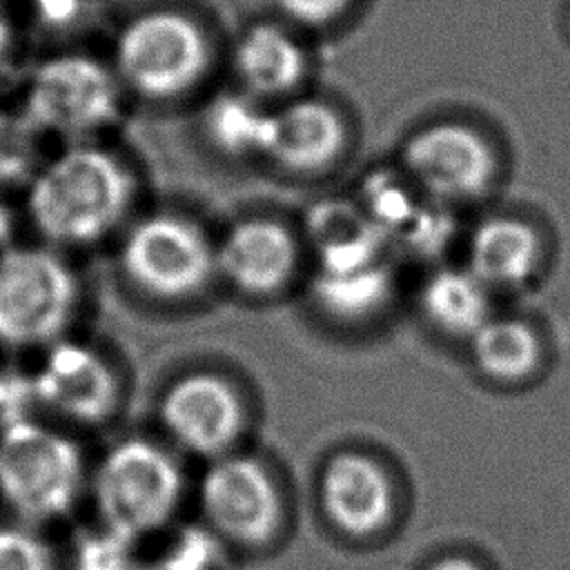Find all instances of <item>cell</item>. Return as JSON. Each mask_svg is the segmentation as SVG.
Listing matches in <instances>:
<instances>
[{"label":"cell","mask_w":570,"mask_h":570,"mask_svg":"<svg viewBox=\"0 0 570 570\" xmlns=\"http://www.w3.org/2000/svg\"><path fill=\"white\" fill-rule=\"evenodd\" d=\"M134 189V174L116 154L94 142H73L38 169L27 212L49 243L87 245L122 220Z\"/></svg>","instance_id":"1"},{"label":"cell","mask_w":570,"mask_h":570,"mask_svg":"<svg viewBox=\"0 0 570 570\" xmlns=\"http://www.w3.org/2000/svg\"><path fill=\"white\" fill-rule=\"evenodd\" d=\"M11 40H13L11 38V24H9L7 16L0 9V65L4 62V58H7L9 49H11Z\"/></svg>","instance_id":"27"},{"label":"cell","mask_w":570,"mask_h":570,"mask_svg":"<svg viewBox=\"0 0 570 570\" xmlns=\"http://www.w3.org/2000/svg\"><path fill=\"white\" fill-rule=\"evenodd\" d=\"M9 387L4 385V381H2V376H0V407H7V403H9Z\"/></svg>","instance_id":"29"},{"label":"cell","mask_w":570,"mask_h":570,"mask_svg":"<svg viewBox=\"0 0 570 570\" xmlns=\"http://www.w3.org/2000/svg\"><path fill=\"white\" fill-rule=\"evenodd\" d=\"M209 47L203 29L180 11L156 9L131 18L114 47L120 82L147 98H174L205 73Z\"/></svg>","instance_id":"4"},{"label":"cell","mask_w":570,"mask_h":570,"mask_svg":"<svg viewBox=\"0 0 570 570\" xmlns=\"http://www.w3.org/2000/svg\"><path fill=\"white\" fill-rule=\"evenodd\" d=\"M120 261L138 287L163 298L198 289L216 265L203 232L174 214H151L138 220L122 243Z\"/></svg>","instance_id":"7"},{"label":"cell","mask_w":570,"mask_h":570,"mask_svg":"<svg viewBox=\"0 0 570 570\" xmlns=\"http://www.w3.org/2000/svg\"><path fill=\"white\" fill-rule=\"evenodd\" d=\"M145 570H189V568L180 566V563H178V561H174L169 554H165L163 559L154 561V563H151V566H147Z\"/></svg>","instance_id":"28"},{"label":"cell","mask_w":570,"mask_h":570,"mask_svg":"<svg viewBox=\"0 0 570 570\" xmlns=\"http://www.w3.org/2000/svg\"><path fill=\"white\" fill-rule=\"evenodd\" d=\"M120 85L102 60L60 53L36 67L24 94V116L40 131L87 142L118 118Z\"/></svg>","instance_id":"6"},{"label":"cell","mask_w":570,"mask_h":570,"mask_svg":"<svg viewBox=\"0 0 570 570\" xmlns=\"http://www.w3.org/2000/svg\"><path fill=\"white\" fill-rule=\"evenodd\" d=\"M327 517L350 534H370L381 528L392 510V490L385 472L367 456L338 454L321 481Z\"/></svg>","instance_id":"13"},{"label":"cell","mask_w":570,"mask_h":570,"mask_svg":"<svg viewBox=\"0 0 570 570\" xmlns=\"http://www.w3.org/2000/svg\"><path fill=\"white\" fill-rule=\"evenodd\" d=\"M29 394L53 414L91 425L114 412L118 385L98 352L82 343L56 341L33 374Z\"/></svg>","instance_id":"9"},{"label":"cell","mask_w":570,"mask_h":570,"mask_svg":"<svg viewBox=\"0 0 570 570\" xmlns=\"http://www.w3.org/2000/svg\"><path fill=\"white\" fill-rule=\"evenodd\" d=\"M0 570H56L51 548L27 528H0Z\"/></svg>","instance_id":"23"},{"label":"cell","mask_w":570,"mask_h":570,"mask_svg":"<svg viewBox=\"0 0 570 570\" xmlns=\"http://www.w3.org/2000/svg\"><path fill=\"white\" fill-rule=\"evenodd\" d=\"M423 309L441 330L472 336L488 321L485 285L470 269H441L423 287Z\"/></svg>","instance_id":"18"},{"label":"cell","mask_w":570,"mask_h":570,"mask_svg":"<svg viewBox=\"0 0 570 570\" xmlns=\"http://www.w3.org/2000/svg\"><path fill=\"white\" fill-rule=\"evenodd\" d=\"M309 225L321 245L325 269L370 265L379 229L363 212L338 200H327L314 209Z\"/></svg>","instance_id":"17"},{"label":"cell","mask_w":570,"mask_h":570,"mask_svg":"<svg viewBox=\"0 0 570 570\" xmlns=\"http://www.w3.org/2000/svg\"><path fill=\"white\" fill-rule=\"evenodd\" d=\"M80 448L58 430L11 419L0 432V497L24 521L65 517L82 485Z\"/></svg>","instance_id":"2"},{"label":"cell","mask_w":570,"mask_h":570,"mask_svg":"<svg viewBox=\"0 0 570 570\" xmlns=\"http://www.w3.org/2000/svg\"><path fill=\"white\" fill-rule=\"evenodd\" d=\"M430 570H479L472 561L468 559H461V557H448V559H441L436 561Z\"/></svg>","instance_id":"26"},{"label":"cell","mask_w":570,"mask_h":570,"mask_svg":"<svg viewBox=\"0 0 570 570\" xmlns=\"http://www.w3.org/2000/svg\"><path fill=\"white\" fill-rule=\"evenodd\" d=\"M203 508L229 537L265 541L278 521V494L261 463L232 456L214 463L203 479Z\"/></svg>","instance_id":"10"},{"label":"cell","mask_w":570,"mask_h":570,"mask_svg":"<svg viewBox=\"0 0 570 570\" xmlns=\"http://www.w3.org/2000/svg\"><path fill=\"white\" fill-rule=\"evenodd\" d=\"M214 258L236 287L265 294L289 278L296 263V245L281 223L247 218L225 234Z\"/></svg>","instance_id":"12"},{"label":"cell","mask_w":570,"mask_h":570,"mask_svg":"<svg viewBox=\"0 0 570 570\" xmlns=\"http://www.w3.org/2000/svg\"><path fill=\"white\" fill-rule=\"evenodd\" d=\"M405 174L441 200L481 196L497 169L488 140L463 122H434L414 131L401 151Z\"/></svg>","instance_id":"8"},{"label":"cell","mask_w":570,"mask_h":570,"mask_svg":"<svg viewBox=\"0 0 570 570\" xmlns=\"http://www.w3.org/2000/svg\"><path fill=\"white\" fill-rule=\"evenodd\" d=\"M472 354L483 374L499 381H517L539 363V341L519 321L488 318L472 334Z\"/></svg>","instance_id":"19"},{"label":"cell","mask_w":570,"mask_h":570,"mask_svg":"<svg viewBox=\"0 0 570 570\" xmlns=\"http://www.w3.org/2000/svg\"><path fill=\"white\" fill-rule=\"evenodd\" d=\"M363 214L372 220V225L381 229L401 227L419 216L416 203L405 191L401 180L381 171L365 178L363 185Z\"/></svg>","instance_id":"22"},{"label":"cell","mask_w":570,"mask_h":570,"mask_svg":"<svg viewBox=\"0 0 570 570\" xmlns=\"http://www.w3.org/2000/svg\"><path fill=\"white\" fill-rule=\"evenodd\" d=\"M341 114L321 100H296L274 111L267 156L294 171H316L343 151Z\"/></svg>","instance_id":"14"},{"label":"cell","mask_w":570,"mask_h":570,"mask_svg":"<svg viewBox=\"0 0 570 570\" xmlns=\"http://www.w3.org/2000/svg\"><path fill=\"white\" fill-rule=\"evenodd\" d=\"M387 289L383 269L365 265L354 269H323L316 285L325 305L343 314H361L376 305Z\"/></svg>","instance_id":"21"},{"label":"cell","mask_w":570,"mask_h":570,"mask_svg":"<svg viewBox=\"0 0 570 570\" xmlns=\"http://www.w3.org/2000/svg\"><path fill=\"white\" fill-rule=\"evenodd\" d=\"M183 490L176 461L158 445L129 439L111 448L94 479L98 514L107 530L134 541L174 512Z\"/></svg>","instance_id":"5"},{"label":"cell","mask_w":570,"mask_h":570,"mask_svg":"<svg viewBox=\"0 0 570 570\" xmlns=\"http://www.w3.org/2000/svg\"><path fill=\"white\" fill-rule=\"evenodd\" d=\"M129 539L102 528L78 541L73 570H129Z\"/></svg>","instance_id":"24"},{"label":"cell","mask_w":570,"mask_h":570,"mask_svg":"<svg viewBox=\"0 0 570 570\" xmlns=\"http://www.w3.org/2000/svg\"><path fill=\"white\" fill-rule=\"evenodd\" d=\"M234 67L254 96H281L292 91L305 76L303 47L278 24H252L236 42Z\"/></svg>","instance_id":"15"},{"label":"cell","mask_w":570,"mask_h":570,"mask_svg":"<svg viewBox=\"0 0 570 570\" xmlns=\"http://www.w3.org/2000/svg\"><path fill=\"white\" fill-rule=\"evenodd\" d=\"M78 301L71 267L47 247L0 254V343L36 347L56 343Z\"/></svg>","instance_id":"3"},{"label":"cell","mask_w":570,"mask_h":570,"mask_svg":"<svg viewBox=\"0 0 570 570\" xmlns=\"http://www.w3.org/2000/svg\"><path fill=\"white\" fill-rule=\"evenodd\" d=\"M566 24H568V31H570V4H568V11H566Z\"/></svg>","instance_id":"30"},{"label":"cell","mask_w":570,"mask_h":570,"mask_svg":"<svg viewBox=\"0 0 570 570\" xmlns=\"http://www.w3.org/2000/svg\"><path fill=\"white\" fill-rule=\"evenodd\" d=\"M541 256L537 232L517 216L485 218L470 238V272L483 285L525 281Z\"/></svg>","instance_id":"16"},{"label":"cell","mask_w":570,"mask_h":570,"mask_svg":"<svg viewBox=\"0 0 570 570\" xmlns=\"http://www.w3.org/2000/svg\"><path fill=\"white\" fill-rule=\"evenodd\" d=\"M276 7L292 20L303 24H327L338 18L350 0H274Z\"/></svg>","instance_id":"25"},{"label":"cell","mask_w":570,"mask_h":570,"mask_svg":"<svg viewBox=\"0 0 570 570\" xmlns=\"http://www.w3.org/2000/svg\"><path fill=\"white\" fill-rule=\"evenodd\" d=\"M160 414L180 445L205 454L229 445L240 425L234 390L212 374H191L174 383L163 399Z\"/></svg>","instance_id":"11"},{"label":"cell","mask_w":570,"mask_h":570,"mask_svg":"<svg viewBox=\"0 0 570 570\" xmlns=\"http://www.w3.org/2000/svg\"><path fill=\"white\" fill-rule=\"evenodd\" d=\"M274 111H263L245 96H220L205 114L207 136L218 149L232 156L265 154L269 147Z\"/></svg>","instance_id":"20"}]
</instances>
